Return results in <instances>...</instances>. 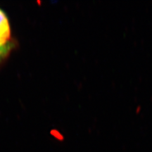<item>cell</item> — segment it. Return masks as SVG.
Segmentation results:
<instances>
[{
	"label": "cell",
	"mask_w": 152,
	"mask_h": 152,
	"mask_svg": "<svg viewBox=\"0 0 152 152\" xmlns=\"http://www.w3.org/2000/svg\"><path fill=\"white\" fill-rule=\"evenodd\" d=\"M12 45L10 42H9L7 45L0 46V60L3 59L9 53V51L11 50Z\"/></svg>",
	"instance_id": "obj_2"
},
{
	"label": "cell",
	"mask_w": 152,
	"mask_h": 152,
	"mask_svg": "<svg viewBox=\"0 0 152 152\" xmlns=\"http://www.w3.org/2000/svg\"><path fill=\"white\" fill-rule=\"evenodd\" d=\"M11 31L8 19L4 12L0 9V46L10 42Z\"/></svg>",
	"instance_id": "obj_1"
}]
</instances>
